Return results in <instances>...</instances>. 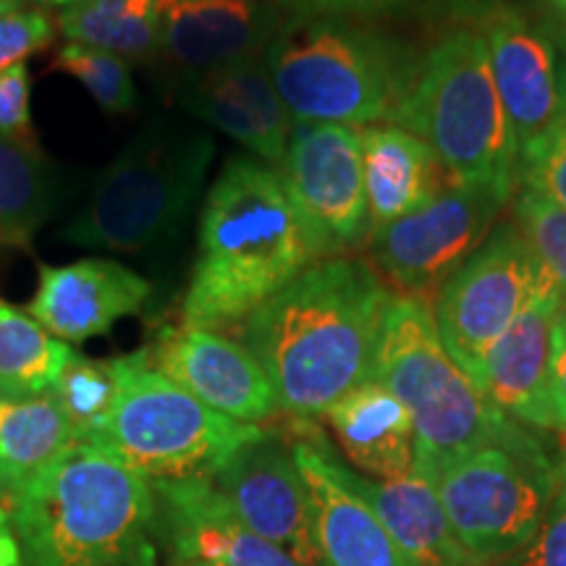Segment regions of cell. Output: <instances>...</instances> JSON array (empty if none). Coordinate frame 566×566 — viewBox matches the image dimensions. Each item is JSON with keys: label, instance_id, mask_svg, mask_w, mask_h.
<instances>
[{"label": "cell", "instance_id": "4316f807", "mask_svg": "<svg viewBox=\"0 0 566 566\" xmlns=\"http://www.w3.org/2000/svg\"><path fill=\"white\" fill-rule=\"evenodd\" d=\"M59 27L69 42L145 61L158 53L160 0H80L61 11Z\"/></svg>", "mask_w": 566, "mask_h": 566}, {"label": "cell", "instance_id": "9c48e42d", "mask_svg": "<svg viewBox=\"0 0 566 566\" xmlns=\"http://www.w3.org/2000/svg\"><path fill=\"white\" fill-rule=\"evenodd\" d=\"M558 462L527 430L446 464L436 475L451 533L478 564L495 562L533 541L556 491Z\"/></svg>", "mask_w": 566, "mask_h": 566}, {"label": "cell", "instance_id": "7402d4cb", "mask_svg": "<svg viewBox=\"0 0 566 566\" xmlns=\"http://www.w3.org/2000/svg\"><path fill=\"white\" fill-rule=\"evenodd\" d=\"M344 483L370 504L388 533L420 566H480L451 533L449 516L438 495L436 475L422 464H412V472L399 480L375 483L357 475L336 459Z\"/></svg>", "mask_w": 566, "mask_h": 566}, {"label": "cell", "instance_id": "83f0119b", "mask_svg": "<svg viewBox=\"0 0 566 566\" xmlns=\"http://www.w3.org/2000/svg\"><path fill=\"white\" fill-rule=\"evenodd\" d=\"M74 349L48 334L32 315L0 300V396L51 394Z\"/></svg>", "mask_w": 566, "mask_h": 566}, {"label": "cell", "instance_id": "d6a6232c", "mask_svg": "<svg viewBox=\"0 0 566 566\" xmlns=\"http://www.w3.org/2000/svg\"><path fill=\"white\" fill-rule=\"evenodd\" d=\"M520 181L566 210V118L530 150L520 153Z\"/></svg>", "mask_w": 566, "mask_h": 566}, {"label": "cell", "instance_id": "2e32d148", "mask_svg": "<svg viewBox=\"0 0 566 566\" xmlns=\"http://www.w3.org/2000/svg\"><path fill=\"white\" fill-rule=\"evenodd\" d=\"M283 19L275 0H160L155 55L181 84L263 55Z\"/></svg>", "mask_w": 566, "mask_h": 566}, {"label": "cell", "instance_id": "44dd1931", "mask_svg": "<svg viewBox=\"0 0 566 566\" xmlns=\"http://www.w3.org/2000/svg\"><path fill=\"white\" fill-rule=\"evenodd\" d=\"M292 451L313 504L321 566H420L363 495L344 483L328 446L302 441Z\"/></svg>", "mask_w": 566, "mask_h": 566}, {"label": "cell", "instance_id": "1f68e13d", "mask_svg": "<svg viewBox=\"0 0 566 566\" xmlns=\"http://www.w3.org/2000/svg\"><path fill=\"white\" fill-rule=\"evenodd\" d=\"M483 566H566V459L558 462L556 491L533 541L525 548Z\"/></svg>", "mask_w": 566, "mask_h": 566}, {"label": "cell", "instance_id": "f35d334b", "mask_svg": "<svg viewBox=\"0 0 566 566\" xmlns=\"http://www.w3.org/2000/svg\"><path fill=\"white\" fill-rule=\"evenodd\" d=\"M0 566H21L19 541L9 530V525L0 527Z\"/></svg>", "mask_w": 566, "mask_h": 566}, {"label": "cell", "instance_id": "ee69618b", "mask_svg": "<svg viewBox=\"0 0 566 566\" xmlns=\"http://www.w3.org/2000/svg\"><path fill=\"white\" fill-rule=\"evenodd\" d=\"M174 566H208V564H200V562H179V558H174Z\"/></svg>", "mask_w": 566, "mask_h": 566}, {"label": "cell", "instance_id": "7c38bea8", "mask_svg": "<svg viewBox=\"0 0 566 566\" xmlns=\"http://www.w3.org/2000/svg\"><path fill=\"white\" fill-rule=\"evenodd\" d=\"M451 11L472 21V30L485 40L516 150H530L566 118L558 51L537 9L512 0H451Z\"/></svg>", "mask_w": 566, "mask_h": 566}, {"label": "cell", "instance_id": "f1b7e54d", "mask_svg": "<svg viewBox=\"0 0 566 566\" xmlns=\"http://www.w3.org/2000/svg\"><path fill=\"white\" fill-rule=\"evenodd\" d=\"M116 386L113 359H92L80 352L71 354L51 394L66 415L74 441H90L97 433L116 399Z\"/></svg>", "mask_w": 566, "mask_h": 566}, {"label": "cell", "instance_id": "8fae6325", "mask_svg": "<svg viewBox=\"0 0 566 566\" xmlns=\"http://www.w3.org/2000/svg\"><path fill=\"white\" fill-rule=\"evenodd\" d=\"M537 273L541 263L522 231L506 223L443 281L433 315L438 336L478 388L488 352L522 313Z\"/></svg>", "mask_w": 566, "mask_h": 566}, {"label": "cell", "instance_id": "4dcf8cb0", "mask_svg": "<svg viewBox=\"0 0 566 566\" xmlns=\"http://www.w3.org/2000/svg\"><path fill=\"white\" fill-rule=\"evenodd\" d=\"M514 226L566 302V210L533 189H522L514 202Z\"/></svg>", "mask_w": 566, "mask_h": 566}, {"label": "cell", "instance_id": "5b68a950", "mask_svg": "<svg viewBox=\"0 0 566 566\" xmlns=\"http://www.w3.org/2000/svg\"><path fill=\"white\" fill-rule=\"evenodd\" d=\"M394 124L430 145L449 184L512 197L520 150L475 30H451L422 55Z\"/></svg>", "mask_w": 566, "mask_h": 566}, {"label": "cell", "instance_id": "e0dca14e", "mask_svg": "<svg viewBox=\"0 0 566 566\" xmlns=\"http://www.w3.org/2000/svg\"><path fill=\"white\" fill-rule=\"evenodd\" d=\"M562 307L564 296L541 265L527 304L491 346L480 375V391L499 412L537 430H556L551 401V342Z\"/></svg>", "mask_w": 566, "mask_h": 566}, {"label": "cell", "instance_id": "74e56055", "mask_svg": "<svg viewBox=\"0 0 566 566\" xmlns=\"http://www.w3.org/2000/svg\"><path fill=\"white\" fill-rule=\"evenodd\" d=\"M537 17H541V24L546 27L548 38L554 40L556 51H566V3L546 0L543 6H537Z\"/></svg>", "mask_w": 566, "mask_h": 566}, {"label": "cell", "instance_id": "ac0fdd59", "mask_svg": "<svg viewBox=\"0 0 566 566\" xmlns=\"http://www.w3.org/2000/svg\"><path fill=\"white\" fill-rule=\"evenodd\" d=\"M158 543L179 562L208 566H300L233 514L210 478L158 480Z\"/></svg>", "mask_w": 566, "mask_h": 566}, {"label": "cell", "instance_id": "8992f818", "mask_svg": "<svg viewBox=\"0 0 566 566\" xmlns=\"http://www.w3.org/2000/svg\"><path fill=\"white\" fill-rule=\"evenodd\" d=\"M370 380L407 407L415 424V462L433 475L472 451L512 443L525 433L451 359L428 302L417 294L388 300Z\"/></svg>", "mask_w": 566, "mask_h": 566}, {"label": "cell", "instance_id": "8d00e7d4", "mask_svg": "<svg viewBox=\"0 0 566 566\" xmlns=\"http://www.w3.org/2000/svg\"><path fill=\"white\" fill-rule=\"evenodd\" d=\"M551 401H554L556 430H566V302L554 325L551 342Z\"/></svg>", "mask_w": 566, "mask_h": 566}, {"label": "cell", "instance_id": "f546056e", "mask_svg": "<svg viewBox=\"0 0 566 566\" xmlns=\"http://www.w3.org/2000/svg\"><path fill=\"white\" fill-rule=\"evenodd\" d=\"M53 69L74 76L103 111L129 113L137 105L132 66L122 55L80 45V42H66L53 59Z\"/></svg>", "mask_w": 566, "mask_h": 566}, {"label": "cell", "instance_id": "9a60e30c", "mask_svg": "<svg viewBox=\"0 0 566 566\" xmlns=\"http://www.w3.org/2000/svg\"><path fill=\"white\" fill-rule=\"evenodd\" d=\"M150 365L202 405L231 420L258 424L279 412V399L242 342L195 325H168L147 352Z\"/></svg>", "mask_w": 566, "mask_h": 566}, {"label": "cell", "instance_id": "30bf717a", "mask_svg": "<svg viewBox=\"0 0 566 566\" xmlns=\"http://www.w3.org/2000/svg\"><path fill=\"white\" fill-rule=\"evenodd\" d=\"M279 179L317 260L338 258L370 237L363 129L294 124Z\"/></svg>", "mask_w": 566, "mask_h": 566}, {"label": "cell", "instance_id": "603a6c76", "mask_svg": "<svg viewBox=\"0 0 566 566\" xmlns=\"http://www.w3.org/2000/svg\"><path fill=\"white\" fill-rule=\"evenodd\" d=\"M363 158L370 231L412 216L449 187L430 145L396 124L363 129Z\"/></svg>", "mask_w": 566, "mask_h": 566}, {"label": "cell", "instance_id": "e575fe53", "mask_svg": "<svg viewBox=\"0 0 566 566\" xmlns=\"http://www.w3.org/2000/svg\"><path fill=\"white\" fill-rule=\"evenodd\" d=\"M30 69L27 63L0 71V134L11 139H30Z\"/></svg>", "mask_w": 566, "mask_h": 566}, {"label": "cell", "instance_id": "5bb4252c", "mask_svg": "<svg viewBox=\"0 0 566 566\" xmlns=\"http://www.w3.org/2000/svg\"><path fill=\"white\" fill-rule=\"evenodd\" d=\"M233 514L300 566H321L315 516L294 451L263 430L210 478Z\"/></svg>", "mask_w": 566, "mask_h": 566}, {"label": "cell", "instance_id": "52a82bcc", "mask_svg": "<svg viewBox=\"0 0 566 566\" xmlns=\"http://www.w3.org/2000/svg\"><path fill=\"white\" fill-rule=\"evenodd\" d=\"M212 153L200 132L150 124L113 158L61 237L82 250L122 254L166 244L200 195Z\"/></svg>", "mask_w": 566, "mask_h": 566}, {"label": "cell", "instance_id": "cb8c5ba5", "mask_svg": "<svg viewBox=\"0 0 566 566\" xmlns=\"http://www.w3.org/2000/svg\"><path fill=\"white\" fill-rule=\"evenodd\" d=\"M354 467L378 480H399L415 464V424L407 407L375 380L357 386L325 415Z\"/></svg>", "mask_w": 566, "mask_h": 566}, {"label": "cell", "instance_id": "ab89813d", "mask_svg": "<svg viewBox=\"0 0 566 566\" xmlns=\"http://www.w3.org/2000/svg\"><path fill=\"white\" fill-rule=\"evenodd\" d=\"M38 3H42V6H51V9H61V11H66V9H71V6L80 3V0H38Z\"/></svg>", "mask_w": 566, "mask_h": 566}, {"label": "cell", "instance_id": "277c9868", "mask_svg": "<svg viewBox=\"0 0 566 566\" xmlns=\"http://www.w3.org/2000/svg\"><path fill=\"white\" fill-rule=\"evenodd\" d=\"M268 74L294 124L396 122L417 61L357 19L286 17L268 42Z\"/></svg>", "mask_w": 566, "mask_h": 566}, {"label": "cell", "instance_id": "f6af8a7d", "mask_svg": "<svg viewBox=\"0 0 566 566\" xmlns=\"http://www.w3.org/2000/svg\"><path fill=\"white\" fill-rule=\"evenodd\" d=\"M558 3H566V0H558Z\"/></svg>", "mask_w": 566, "mask_h": 566}, {"label": "cell", "instance_id": "7a4b0ae2", "mask_svg": "<svg viewBox=\"0 0 566 566\" xmlns=\"http://www.w3.org/2000/svg\"><path fill=\"white\" fill-rule=\"evenodd\" d=\"M315 260L279 171L233 155L205 197L184 325L216 331L244 323Z\"/></svg>", "mask_w": 566, "mask_h": 566}, {"label": "cell", "instance_id": "4fadbf2b", "mask_svg": "<svg viewBox=\"0 0 566 566\" xmlns=\"http://www.w3.org/2000/svg\"><path fill=\"white\" fill-rule=\"evenodd\" d=\"M506 202L491 189L449 184L412 216L373 229L367 250L388 281L420 296L443 286L483 247Z\"/></svg>", "mask_w": 566, "mask_h": 566}, {"label": "cell", "instance_id": "d6986e66", "mask_svg": "<svg viewBox=\"0 0 566 566\" xmlns=\"http://www.w3.org/2000/svg\"><path fill=\"white\" fill-rule=\"evenodd\" d=\"M150 292L145 275L118 260L84 258L69 265H42L30 315L61 342L82 344L139 313Z\"/></svg>", "mask_w": 566, "mask_h": 566}, {"label": "cell", "instance_id": "7bdbcfd3", "mask_svg": "<svg viewBox=\"0 0 566 566\" xmlns=\"http://www.w3.org/2000/svg\"><path fill=\"white\" fill-rule=\"evenodd\" d=\"M9 525V512H6L3 506H0V527H6Z\"/></svg>", "mask_w": 566, "mask_h": 566}, {"label": "cell", "instance_id": "484cf974", "mask_svg": "<svg viewBox=\"0 0 566 566\" xmlns=\"http://www.w3.org/2000/svg\"><path fill=\"white\" fill-rule=\"evenodd\" d=\"M55 208V179L32 139L0 134V247H30Z\"/></svg>", "mask_w": 566, "mask_h": 566}, {"label": "cell", "instance_id": "60d3db41", "mask_svg": "<svg viewBox=\"0 0 566 566\" xmlns=\"http://www.w3.org/2000/svg\"><path fill=\"white\" fill-rule=\"evenodd\" d=\"M21 3H24V0H0V17L19 11Z\"/></svg>", "mask_w": 566, "mask_h": 566}, {"label": "cell", "instance_id": "836d02e7", "mask_svg": "<svg viewBox=\"0 0 566 566\" xmlns=\"http://www.w3.org/2000/svg\"><path fill=\"white\" fill-rule=\"evenodd\" d=\"M55 27L45 11H13L0 17V71L19 66L30 55L45 51Z\"/></svg>", "mask_w": 566, "mask_h": 566}, {"label": "cell", "instance_id": "d4e9b609", "mask_svg": "<svg viewBox=\"0 0 566 566\" xmlns=\"http://www.w3.org/2000/svg\"><path fill=\"white\" fill-rule=\"evenodd\" d=\"M74 443L53 394L0 396V499L13 504Z\"/></svg>", "mask_w": 566, "mask_h": 566}, {"label": "cell", "instance_id": "3957f363", "mask_svg": "<svg viewBox=\"0 0 566 566\" xmlns=\"http://www.w3.org/2000/svg\"><path fill=\"white\" fill-rule=\"evenodd\" d=\"M21 566H155L147 478L101 443L74 441L11 504Z\"/></svg>", "mask_w": 566, "mask_h": 566}, {"label": "cell", "instance_id": "b9f144b4", "mask_svg": "<svg viewBox=\"0 0 566 566\" xmlns=\"http://www.w3.org/2000/svg\"><path fill=\"white\" fill-rule=\"evenodd\" d=\"M558 74H562V92L566 103V51H558Z\"/></svg>", "mask_w": 566, "mask_h": 566}, {"label": "cell", "instance_id": "ffe728a7", "mask_svg": "<svg viewBox=\"0 0 566 566\" xmlns=\"http://www.w3.org/2000/svg\"><path fill=\"white\" fill-rule=\"evenodd\" d=\"M176 101L254 158L279 166L286 153L294 118L275 92L263 55L176 84Z\"/></svg>", "mask_w": 566, "mask_h": 566}, {"label": "cell", "instance_id": "6da1fadb", "mask_svg": "<svg viewBox=\"0 0 566 566\" xmlns=\"http://www.w3.org/2000/svg\"><path fill=\"white\" fill-rule=\"evenodd\" d=\"M386 292L363 260L323 258L242 323L279 409L315 420L373 378Z\"/></svg>", "mask_w": 566, "mask_h": 566}, {"label": "cell", "instance_id": "ba28073f", "mask_svg": "<svg viewBox=\"0 0 566 566\" xmlns=\"http://www.w3.org/2000/svg\"><path fill=\"white\" fill-rule=\"evenodd\" d=\"M116 399L90 443H101L150 483L212 478L226 459L263 436L184 391L150 365L147 352L113 359Z\"/></svg>", "mask_w": 566, "mask_h": 566}, {"label": "cell", "instance_id": "d590c367", "mask_svg": "<svg viewBox=\"0 0 566 566\" xmlns=\"http://www.w3.org/2000/svg\"><path fill=\"white\" fill-rule=\"evenodd\" d=\"M409 0H275L286 17L315 19H375L401 11Z\"/></svg>", "mask_w": 566, "mask_h": 566}]
</instances>
